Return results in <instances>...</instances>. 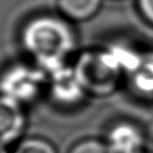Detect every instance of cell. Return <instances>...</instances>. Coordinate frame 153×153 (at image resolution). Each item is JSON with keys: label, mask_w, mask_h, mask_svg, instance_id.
<instances>
[{"label": "cell", "mask_w": 153, "mask_h": 153, "mask_svg": "<svg viewBox=\"0 0 153 153\" xmlns=\"http://www.w3.org/2000/svg\"><path fill=\"white\" fill-rule=\"evenodd\" d=\"M22 44L45 74L62 65L75 48L71 25L55 16H38L22 30Z\"/></svg>", "instance_id": "obj_1"}, {"label": "cell", "mask_w": 153, "mask_h": 153, "mask_svg": "<svg viewBox=\"0 0 153 153\" xmlns=\"http://www.w3.org/2000/svg\"><path fill=\"white\" fill-rule=\"evenodd\" d=\"M45 82L47 74L38 66L12 65L0 75V94L23 105L35 100Z\"/></svg>", "instance_id": "obj_2"}, {"label": "cell", "mask_w": 153, "mask_h": 153, "mask_svg": "<svg viewBox=\"0 0 153 153\" xmlns=\"http://www.w3.org/2000/svg\"><path fill=\"white\" fill-rule=\"evenodd\" d=\"M75 69L86 91L105 93L115 86L120 73L110 65L103 51L87 53L80 59Z\"/></svg>", "instance_id": "obj_3"}, {"label": "cell", "mask_w": 153, "mask_h": 153, "mask_svg": "<svg viewBox=\"0 0 153 153\" xmlns=\"http://www.w3.org/2000/svg\"><path fill=\"white\" fill-rule=\"evenodd\" d=\"M47 81L54 99L63 105L78 103L86 92L75 67L62 65L47 73Z\"/></svg>", "instance_id": "obj_4"}, {"label": "cell", "mask_w": 153, "mask_h": 153, "mask_svg": "<svg viewBox=\"0 0 153 153\" xmlns=\"http://www.w3.org/2000/svg\"><path fill=\"white\" fill-rule=\"evenodd\" d=\"M25 127L22 104L0 94V146L17 140Z\"/></svg>", "instance_id": "obj_5"}, {"label": "cell", "mask_w": 153, "mask_h": 153, "mask_svg": "<svg viewBox=\"0 0 153 153\" xmlns=\"http://www.w3.org/2000/svg\"><path fill=\"white\" fill-rule=\"evenodd\" d=\"M106 142L114 153H139L143 145V136L134 124L120 122L109 130Z\"/></svg>", "instance_id": "obj_6"}, {"label": "cell", "mask_w": 153, "mask_h": 153, "mask_svg": "<svg viewBox=\"0 0 153 153\" xmlns=\"http://www.w3.org/2000/svg\"><path fill=\"white\" fill-rule=\"evenodd\" d=\"M133 87L142 94H153V53L141 56V61L129 74Z\"/></svg>", "instance_id": "obj_7"}, {"label": "cell", "mask_w": 153, "mask_h": 153, "mask_svg": "<svg viewBox=\"0 0 153 153\" xmlns=\"http://www.w3.org/2000/svg\"><path fill=\"white\" fill-rule=\"evenodd\" d=\"M102 0H57L61 12L74 20H85L97 13Z\"/></svg>", "instance_id": "obj_8"}, {"label": "cell", "mask_w": 153, "mask_h": 153, "mask_svg": "<svg viewBox=\"0 0 153 153\" xmlns=\"http://www.w3.org/2000/svg\"><path fill=\"white\" fill-rule=\"evenodd\" d=\"M13 153H56L54 146L44 139L30 137L23 140Z\"/></svg>", "instance_id": "obj_9"}, {"label": "cell", "mask_w": 153, "mask_h": 153, "mask_svg": "<svg viewBox=\"0 0 153 153\" xmlns=\"http://www.w3.org/2000/svg\"><path fill=\"white\" fill-rule=\"evenodd\" d=\"M69 153H114L108 142L94 139H87L78 142Z\"/></svg>", "instance_id": "obj_10"}, {"label": "cell", "mask_w": 153, "mask_h": 153, "mask_svg": "<svg viewBox=\"0 0 153 153\" xmlns=\"http://www.w3.org/2000/svg\"><path fill=\"white\" fill-rule=\"evenodd\" d=\"M142 16L153 24V0H137Z\"/></svg>", "instance_id": "obj_11"}, {"label": "cell", "mask_w": 153, "mask_h": 153, "mask_svg": "<svg viewBox=\"0 0 153 153\" xmlns=\"http://www.w3.org/2000/svg\"><path fill=\"white\" fill-rule=\"evenodd\" d=\"M1 148H2V147L0 146V153H2V149H1Z\"/></svg>", "instance_id": "obj_12"}, {"label": "cell", "mask_w": 153, "mask_h": 153, "mask_svg": "<svg viewBox=\"0 0 153 153\" xmlns=\"http://www.w3.org/2000/svg\"><path fill=\"white\" fill-rule=\"evenodd\" d=\"M139 153H142V152H139Z\"/></svg>", "instance_id": "obj_13"}]
</instances>
